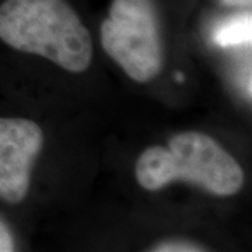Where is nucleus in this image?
<instances>
[{"mask_svg":"<svg viewBox=\"0 0 252 252\" xmlns=\"http://www.w3.org/2000/svg\"><path fill=\"white\" fill-rule=\"evenodd\" d=\"M0 39L70 73L86 72L93 62L90 32L66 0H4L0 4Z\"/></svg>","mask_w":252,"mask_h":252,"instance_id":"nucleus-1","label":"nucleus"},{"mask_svg":"<svg viewBox=\"0 0 252 252\" xmlns=\"http://www.w3.org/2000/svg\"><path fill=\"white\" fill-rule=\"evenodd\" d=\"M135 175L149 192L188 182L220 198L237 195L245 182L240 162L212 136L196 130L175 133L167 146L147 147L136 161Z\"/></svg>","mask_w":252,"mask_h":252,"instance_id":"nucleus-2","label":"nucleus"},{"mask_svg":"<svg viewBox=\"0 0 252 252\" xmlns=\"http://www.w3.org/2000/svg\"><path fill=\"white\" fill-rule=\"evenodd\" d=\"M99 41L136 83H149L161 73L164 44L154 0H112L99 26Z\"/></svg>","mask_w":252,"mask_h":252,"instance_id":"nucleus-3","label":"nucleus"},{"mask_svg":"<svg viewBox=\"0 0 252 252\" xmlns=\"http://www.w3.org/2000/svg\"><path fill=\"white\" fill-rule=\"evenodd\" d=\"M45 143L41 126L24 118H0V199L27 198L31 172Z\"/></svg>","mask_w":252,"mask_h":252,"instance_id":"nucleus-4","label":"nucleus"},{"mask_svg":"<svg viewBox=\"0 0 252 252\" xmlns=\"http://www.w3.org/2000/svg\"><path fill=\"white\" fill-rule=\"evenodd\" d=\"M250 18L248 20H233L231 23L224 24L219 30L216 41L221 46H230L245 42L250 39Z\"/></svg>","mask_w":252,"mask_h":252,"instance_id":"nucleus-5","label":"nucleus"},{"mask_svg":"<svg viewBox=\"0 0 252 252\" xmlns=\"http://www.w3.org/2000/svg\"><path fill=\"white\" fill-rule=\"evenodd\" d=\"M150 251L154 252H202L209 251L205 245L195 243V241H188V240H164L160 241L153 248H150Z\"/></svg>","mask_w":252,"mask_h":252,"instance_id":"nucleus-6","label":"nucleus"},{"mask_svg":"<svg viewBox=\"0 0 252 252\" xmlns=\"http://www.w3.org/2000/svg\"><path fill=\"white\" fill-rule=\"evenodd\" d=\"M14 251V240L9 227L0 220V252Z\"/></svg>","mask_w":252,"mask_h":252,"instance_id":"nucleus-7","label":"nucleus"},{"mask_svg":"<svg viewBox=\"0 0 252 252\" xmlns=\"http://www.w3.org/2000/svg\"><path fill=\"white\" fill-rule=\"evenodd\" d=\"M221 3L224 6H228V7H250L252 3V0H221Z\"/></svg>","mask_w":252,"mask_h":252,"instance_id":"nucleus-8","label":"nucleus"}]
</instances>
